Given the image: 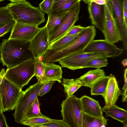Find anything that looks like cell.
Masks as SVG:
<instances>
[{
	"mask_svg": "<svg viewBox=\"0 0 127 127\" xmlns=\"http://www.w3.org/2000/svg\"><path fill=\"white\" fill-rule=\"evenodd\" d=\"M29 42L16 39H3L0 45L1 61L3 65L8 69L34 59Z\"/></svg>",
	"mask_w": 127,
	"mask_h": 127,
	"instance_id": "1",
	"label": "cell"
},
{
	"mask_svg": "<svg viewBox=\"0 0 127 127\" xmlns=\"http://www.w3.org/2000/svg\"><path fill=\"white\" fill-rule=\"evenodd\" d=\"M96 35V31L93 25L87 27L80 33L76 39L65 48L58 51L48 49L42 57L44 63H54L73 53L83 51L93 40Z\"/></svg>",
	"mask_w": 127,
	"mask_h": 127,
	"instance_id": "2",
	"label": "cell"
},
{
	"mask_svg": "<svg viewBox=\"0 0 127 127\" xmlns=\"http://www.w3.org/2000/svg\"><path fill=\"white\" fill-rule=\"evenodd\" d=\"M6 6L16 22L38 26L45 21L44 13L26 0L11 1Z\"/></svg>",
	"mask_w": 127,
	"mask_h": 127,
	"instance_id": "3",
	"label": "cell"
},
{
	"mask_svg": "<svg viewBox=\"0 0 127 127\" xmlns=\"http://www.w3.org/2000/svg\"><path fill=\"white\" fill-rule=\"evenodd\" d=\"M61 106L63 120L68 127H82L83 112L80 98L73 95L67 96Z\"/></svg>",
	"mask_w": 127,
	"mask_h": 127,
	"instance_id": "4",
	"label": "cell"
},
{
	"mask_svg": "<svg viewBox=\"0 0 127 127\" xmlns=\"http://www.w3.org/2000/svg\"><path fill=\"white\" fill-rule=\"evenodd\" d=\"M34 59L26 61L7 69L4 77L21 89L34 77Z\"/></svg>",
	"mask_w": 127,
	"mask_h": 127,
	"instance_id": "5",
	"label": "cell"
},
{
	"mask_svg": "<svg viewBox=\"0 0 127 127\" xmlns=\"http://www.w3.org/2000/svg\"><path fill=\"white\" fill-rule=\"evenodd\" d=\"M46 83H42L38 81L36 83L31 86L23 91L13 114L16 122L21 124L24 120L27 111L35 99L39 96L40 89Z\"/></svg>",
	"mask_w": 127,
	"mask_h": 127,
	"instance_id": "6",
	"label": "cell"
},
{
	"mask_svg": "<svg viewBox=\"0 0 127 127\" xmlns=\"http://www.w3.org/2000/svg\"><path fill=\"white\" fill-rule=\"evenodd\" d=\"M23 92L4 76L1 84L0 91L3 112L15 109Z\"/></svg>",
	"mask_w": 127,
	"mask_h": 127,
	"instance_id": "7",
	"label": "cell"
},
{
	"mask_svg": "<svg viewBox=\"0 0 127 127\" xmlns=\"http://www.w3.org/2000/svg\"><path fill=\"white\" fill-rule=\"evenodd\" d=\"M99 58L107 57L104 53L83 51L72 54L62 59L58 62L62 67L74 70L83 68L84 65L89 61Z\"/></svg>",
	"mask_w": 127,
	"mask_h": 127,
	"instance_id": "8",
	"label": "cell"
},
{
	"mask_svg": "<svg viewBox=\"0 0 127 127\" xmlns=\"http://www.w3.org/2000/svg\"><path fill=\"white\" fill-rule=\"evenodd\" d=\"M104 5L105 19L102 32L105 39L113 44L122 41V36L114 16L110 1Z\"/></svg>",
	"mask_w": 127,
	"mask_h": 127,
	"instance_id": "9",
	"label": "cell"
},
{
	"mask_svg": "<svg viewBox=\"0 0 127 127\" xmlns=\"http://www.w3.org/2000/svg\"><path fill=\"white\" fill-rule=\"evenodd\" d=\"M80 1L77 2L68 11L60 25L49 36V44L64 36L78 20L80 11Z\"/></svg>",
	"mask_w": 127,
	"mask_h": 127,
	"instance_id": "10",
	"label": "cell"
},
{
	"mask_svg": "<svg viewBox=\"0 0 127 127\" xmlns=\"http://www.w3.org/2000/svg\"><path fill=\"white\" fill-rule=\"evenodd\" d=\"M49 35L45 26L36 34L29 42L30 49L34 58L39 59L45 54L49 45Z\"/></svg>",
	"mask_w": 127,
	"mask_h": 127,
	"instance_id": "11",
	"label": "cell"
},
{
	"mask_svg": "<svg viewBox=\"0 0 127 127\" xmlns=\"http://www.w3.org/2000/svg\"><path fill=\"white\" fill-rule=\"evenodd\" d=\"M124 49L118 48L114 44L104 40H93L83 51L105 54L107 57L115 58L122 53Z\"/></svg>",
	"mask_w": 127,
	"mask_h": 127,
	"instance_id": "12",
	"label": "cell"
},
{
	"mask_svg": "<svg viewBox=\"0 0 127 127\" xmlns=\"http://www.w3.org/2000/svg\"><path fill=\"white\" fill-rule=\"evenodd\" d=\"M41 29L37 26L16 22L8 39L29 42Z\"/></svg>",
	"mask_w": 127,
	"mask_h": 127,
	"instance_id": "13",
	"label": "cell"
},
{
	"mask_svg": "<svg viewBox=\"0 0 127 127\" xmlns=\"http://www.w3.org/2000/svg\"><path fill=\"white\" fill-rule=\"evenodd\" d=\"M88 7L89 18L92 24L102 32L105 19L104 5L92 2L88 4Z\"/></svg>",
	"mask_w": 127,
	"mask_h": 127,
	"instance_id": "14",
	"label": "cell"
},
{
	"mask_svg": "<svg viewBox=\"0 0 127 127\" xmlns=\"http://www.w3.org/2000/svg\"><path fill=\"white\" fill-rule=\"evenodd\" d=\"M122 92L115 76L110 74L105 91L102 96L104 100L105 105L110 106L116 104Z\"/></svg>",
	"mask_w": 127,
	"mask_h": 127,
	"instance_id": "15",
	"label": "cell"
},
{
	"mask_svg": "<svg viewBox=\"0 0 127 127\" xmlns=\"http://www.w3.org/2000/svg\"><path fill=\"white\" fill-rule=\"evenodd\" d=\"M115 18L122 37L125 48L127 50V31L123 24V0H111Z\"/></svg>",
	"mask_w": 127,
	"mask_h": 127,
	"instance_id": "16",
	"label": "cell"
},
{
	"mask_svg": "<svg viewBox=\"0 0 127 127\" xmlns=\"http://www.w3.org/2000/svg\"><path fill=\"white\" fill-rule=\"evenodd\" d=\"M82 111L91 116L102 117V108L99 102L88 96L84 95L80 98Z\"/></svg>",
	"mask_w": 127,
	"mask_h": 127,
	"instance_id": "17",
	"label": "cell"
},
{
	"mask_svg": "<svg viewBox=\"0 0 127 127\" xmlns=\"http://www.w3.org/2000/svg\"><path fill=\"white\" fill-rule=\"evenodd\" d=\"M102 112L106 114V117L110 116L122 123L124 127H127V111L120 108L116 104L110 106L105 105L102 108Z\"/></svg>",
	"mask_w": 127,
	"mask_h": 127,
	"instance_id": "18",
	"label": "cell"
},
{
	"mask_svg": "<svg viewBox=\"0 0 127 127\" xmlns=\"http://www.w3.org/2000/svg\"><path fill=\"white\" fill-rule=\"evenodd\" d=\"M105 76L103 70L97 68L89 71L77 79L80 82L82 86L91 88L95 83Z\"/></svg>",
	"mask_w": 127,
	"mask_h": 127,
	"instance_id": "19",
	"label": "cell"
},
{
	"mask_svg": "<svg viewBox=\"0 0 127 127\" xmlns=\"http://www.w3.org/2000/svg\"><path fill=\"white\" fill-rule=\"evenodd\" d=\"M45 81H57L61 83L63 71L61 67L54 63H45Z\"/></svg>",
	"mask_w": 127,
	"mask_h": 127,
	"instance_id": "20",
	"label": "cell"
},
{
	"mask_svg": "<svg viewBox=\"0 0 127 127\" xmlns=\"http://www.w3.org/2000/svg\"><path fill=\"white\" fill-rule=\"evenodd\" d=\"M81 0H53L48 17L68 11L77 2Z\"/></svg>",
	"mask_w": 127,
	"mask_h": 127,
	"instance_id": "21",
	"label": "cell"
},
{
	"mask_svg": "<svg viewBox=\"0 0 127 127\" xmlns=\"http://www.w3.org/2000/svg\"><path fill=\"white\" fill-rule=\"evenodd\" d=\"M108 120L104 116L97 117L82 112V127H105L107 125Z\"/></svg>",
	"mask_w": 127,
	"mask_h": 127,
	"instance_id": "22",
	"label": "cell"
},
{
	"mask_svg": "<svg viewBox=\"0 0 127 127\" xmlns=\"http://www.w3.org/2000/svg\"><path fill=\"white\" fill-rule=\"evenodd\" d=\"M79 34L64 35L50 43L48 49L58 51L65 48L76 39Z\"/></svg>",
	"mask_w": 127,
	"mask_h": 127,
	"instance_id": "23",
	"label": "cell"
},
{
	"mask_svg": "<svg viewBox=\"0 0 127 127\" xmlns=\"http://www.w3.org/2000/svg\"><path fill=\"white\" fill-rule=\"evenodd\" d=\"M68 11L52 15L48 17L45 26L49 36L60 25Z\"/></svg>",
	"mask_w": 127,
	"mask_h": 127,
	"instance_id": "24",
	"label": "cell"
},
{
	"mask_svg": "<svg viewBox=\"0 0 127 127\" xmlns=\"http://www.w3.org/2000/svg\"><path fill=\"white\" fill-rule=\"evenodd\" d=\"M62 84L64 87V91L67 96H71L82 86L79 80L77 79H62Z\"/></svg>",
	"mask_w": 127,
	"mask_h": 127,
	"instance_id": "25",
	"label": "cell"
},
{
	"mask_svg": "<svg viewBox=\"0 0 127 127\" xmlns=\"http://www.w3.org/2000/svg\"><path fill=\"white\" fill-rule=\"evenodd\" d=\"M109 78V76L105 75L102 77L91 87V95H101L103 96L105 91Z\"/></svg>",
	"mask_w": 127,
	"mask_h": 127,
	"instance_id": "26",
	"label": "cell"
},
{
	"mask_svg": "<svg viewBox=\"0 0 127 127\" xmlns=\"http://www.w3.org/2000/svg\"><path fill=\"white\" fill-rule=\"evenodd\" d=\"M53 120V119L45 115L26 118L21 124L31 127H38L40 125L51 122Z\"/></svg>",
	"mask_w": 127,
	"mask_h": 127,
	"instance_id": "27",
	"label": "cell"
},
{
	"mask_svg": "<svg viewBox=\"0 0 127 127\" xmlns=\"http://www.w3.org/2000/svg\"><path fill=\"white\" fill-rule=\"evenodd\" d=\"M34 76H36L38 81L45 83L44 63L39 59L34 58Z\"/></svg>",
	"mask_w": 127,
	"mask_h": 127,
	"instance_id": "28",
	"label": "cell"
},
{
	"mask_svg": "<svg viewBox=\"0 0 127 127\" xmlns=\"http://www.w3.org/2000/svg\"><path fill=\"white\" fill-rule=\"evenodd\" d=\"M38 98L37 97L27 111L25 115V119L27 118L45 116L40 112Z\"/></svg>",
	"mask_w": 127,
	"mask_h": 127,
	"instance_id": "29",
	"label": "cell"
},
{
	"mask_svg": "<svg viewBox=\"0 0 127 127\" xmlns=\"http://www.w3.org/2000/svg\"><path fill=\"white\" fill-rule=\"evenodd\" d=\"M14 20L6 6L0 7V28Z\"/></svg>",
	"mask_w": 127,
	"mask_h": 127,
	"instance_id": "30",
	"label": "cell"
},
{
	"mask_svg": "<svg viewBox=\"0 0 127 127\" xmlns=\"http://www.w3.org/2000/svg\"><path fill=\"white\" fill-rule=\"evenodd\" d=\"M107 58H99L92 60L85 65L83 68L93 67L100 68L106 67L108 64Z\"/></svg>",
	"mask_w": 127,
	"mask_h": 127,
	"instance_id": "31",
	"label": "cell"
},
{
	"mask_svg": "<svg viewBox=\"0 0 127 127\" xmlns=\"http://www.w3.org/2000/svg\"><path fill=\"white\" fill-rule=\"evenodd\" d=\"M53 0H43L39 5L38 7L42 12L46 13L48 16Z\"/></svg>",
	"mask_w": 127,
	"mask_h": 127,
	"instance_id": "32",
	"label": "cell"
},
{
	"mask_svg": "<svg viewBox=\"0 0 127 127\" xmlns=\"http://www.w3.org/2000/svg\"><path fill=\"white\" fill-rule=\"evenodd\" d=\"M38 127H68L63 120L53 119L50 122L40 125Z\"/></svg>",
	"mask_w": 127,
	"mask_h": 127,
	"instance_id": "33",
	"label": "cell"
},
{
	"mask_svg": "<svg viewBox=\"0 0 127 127\" xmlns=\"http://www.w3.org/2000/svg\"><path fill=\"white\" fill-rule=\"evenodd\" d=\"M15 22L14 20L0 28V37L4 36L5 34L11 32Z\"/></svg>",
	"mask_w": 127,
	"mask_h": 127,
	"instance_id": "34",
	"label": "cell"
},
{
	"mask_svg": "<svg viewBox=\"0 0 127 127\" xmlns=\"http://www.w3.org/2000/svg\"><path fill=\"white\" fill-rule=\"evenodd\" d=\"M86 28L87 27H83L80 25H74L64 35H73L79 34Z\"/></svg>",
	"mask_w": 127,
	"mask_h": 127,
	"instance_id": "35",
	"label": "cell"
},
{
	"mask_svg": "<svg viewBox=\"0 0 127 127\" xmlns=\"http://www.w3.org/2000/svg\"><path fill=\"white\" fill-rule=\"evenodd\" d=\"M55 81H50L45 83L40 89L39 95L42 96L47 93L49 92L53 85L55 82Z\"/></svg>",
	"mask_w": 127,
	"mask_h": 127,
	"instance_id": "36",
	"label": "cell"
},
{
	"mask_svg": "<svg viewBox=\"0 0 127 127\" xmlns=\"http://www.w3.org/2000/svg\"><path fill=\"white\" fill-rule=\"evenodd\" d=\"M127 68L125 69L124 71V83L122 89L123 92H122V95L123 102H126L127 101Z\"/></svg>",
	"mask_w": 127,
	"mask_h": 127,
	"instance_id": "37",
	"label": "cell"
},
{
	"mask_svg": "<svg viewBox=\"0 0 127 127\" xmlns=\"http://www.w3.org/2000/svg\"><path fill=\"white\" fill-rule=\"evenodd\" d=\"M85 3L88 4L90 2H94L100 5H104L110 1L111 0H81Z\"/></svg>",
	"mask_w": 127,
	"mask_h": 127,
	"instance_id": "38",
	"label": "cell"
},
{
	"mask_svg": "<svg viewBox=\"0 0 127 127\" xmlns=\"http://www.w3.org/2000/svg\"><path fill=\"white\" fill-rule=\"evenodd\" d=\"M6 118L3 114V112L0 113V127H8Z\"/></svg>",
	"mask_w": 127,
	"mask_h": 127,
	"instance_id": "39",
	"label": "cell"
},
{
	"mask_svg": "<svg viewBox=\"0 0 127 127\" xmlns=\"http://www.w3.org/2000/svg\"><path fill=\"white\" fill-rule=\"evenodd\" d=\"M5 73V70L4 68L1 69L0 72V85L1 84L3 78L4 76Z\"/></svg>",
	"mask_w": 127,
	"mask_h": 127,
	"instance_id": "40",
	"label": "cell"
},
{
	"mask_svg": "<svg viewBox=\"0 0 127 127\" xmlns=\"http://www.w3.org/2000/svg\"><path fill=\"white\" fill-rule=\"evenodd\" d=\"M123 9L127 10V0H123Z\"/></svg>",
	"mask_w": 127,
	"mask_h": 127,
	"instance_id": "41",
	"label": "cell"
},
{
	"mask_svg": "<svg viewBox=\"0 0 127 127\" xmlns=\"http://www.w3.org/2000/svg\"><path fill=\"white\" fill-rule=\"evenodd\" d=\"M122 64H123L124 67H125L127 65V59H125L123 60L122 62Z\"/></svg>",
	"mask_w": 127,
	"mask_h": 127,
	"instance_id": "42",
	"label": "cell"
},
{
	"mask_svg": "<svg viewBox=\"0 0 127 127\" xmlns=\"http://www.w3.org/2000/svg\"><path fill=\"white\" fill-rule=\"evenodd\" d=\"M12 2H17L20 1H23L26 0H9Z\"/></svg>",
	"mask_w": 127,
	"mask_h": 127,
	"instance_id": "43",
	"label": "cell"
},
{
	"mask_svg": "<svg viewBox=\"0 0 127 127\" xmlns=\"http://www.w3.org/2000/svg\"><path fill=\"white\" fill-rule=\"evenodd\" d=\"M0 91H1V84L0 85V97H1Z\"/></svg>",
	"mask_w": 127,
	"mask_h": 127,
	"instance_id": "44",
	"label": "cell"
},
{
	"mask_svg": "<svg viewBox=\"0 0 127 127\" xmlns=\"http://www.w3.org/2000/svg\"><path fill=\"white\" fill-rule=\"evenodd\" d=\"M5 0H0V2H2Z\"/></svg>",
	"mask_w": 127,
	"mask_h": 127,
	"instance_id": "45",
	"label": "cell"
},
{
	"mask_svg": "<svg viewBox=\"0 0 127 127\" xmlns=\"http://www.w3.org/2000/svg\"></svg>",
	"mask_w": 127,
	"mask_h": 127,
	"instance_id": "46",
	"label": "cell"
}]
</instances>
